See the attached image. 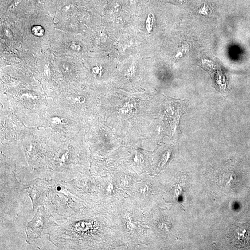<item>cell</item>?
<instances>
[{
  "instance_id": "cell-1",
  "label": "cell",
  "mask_w": 250,
  "mask_h": 250,
  "mask_svg": "<svg viewBox=\"0 0 250 250\" xmlns=\"http://www.w3.org/2000/svg\"><path fill=\"white\" fill-rule=\"evenodd\" d=\"M48 182L49 194L44 206L56 221L79 214V200L69 190L66 182L48 179Z\"/></svg>"
},
{
  "instance_id": "cell-2",
  "label": "cell",
  "mask_w": 250,
  "mask_h": 250,
  "mask_svg": "<svg viewBox=\"0 0 250 250\" xmlns=\"http://www.w3.org/2000/svg\"><path fill=\"white\" fill-rule=\"evenodd\" d=\"M57 225L56 220L45 206H41L37 209L35 216L27 223L25 228L27 240L32 241L45 234H49Z\"/></svg>"
},
{
  "instance_id": "cell-3",
  "label": "cell",
  "mask_w": 250,
  "mask_h": 250,
  "mask_svg": "<svg viewBox=\"0 0 250 250\" xmlns=\"http://www.w3.org/2000/svg\"><path fill=\"white\" fill-rule=\"evenodd\" d=\"M164 105V117L168 124L170 132L173 137H178L181 134L180 118L187 110L188 101L166 97Z\"/></svg>"
},
{
  "instance_id": "cell-4",
  "label": "cell",
  "mask_w": 250,
  "mask_h": 250,
  "mask_svg": "<svg viewBox=\"0 0 250 250\" xmlns=\"http://www.w3.org/2000/svg\"><path fill=\"white\" fill-rule=\"evenodd\" d=\"M33 204V211L44 206L49 194L48 179L38 178L23 184Z\"/></svg>"
},
{
  "instance_id": "cell-5",
  "label": "cell",
  "mask_w": 250,
  "mask_h": 250,
  "mask_svg": "<svg viewBox=\"0 0 250 250\" xmlns=\"http://www.w3.org/2000/svg\"><path fill=\"white\" fill-rule=\"evenodd\" d=\"M228 238L232 244L238 248L250 246V225H234L230 227Z\"/></svg>"
},
{
  "instance_id": "cell-6",
  "label": "cell",
  "mask_w": 250,
  "mask_h": 250,
  "mask_svg": "<svg viewBox=\"0 0 250 250\" xmlns=\"http://www.w3.org/2000/svg\"><path fill=\"white\" fill-rule=\"evenodd\" d=\"M154 15L152 14H149L148 15L146 21V28L148 32H151L153 30L154 24Z\"/></svg>"
},
{
  "instance_id": "cell-7",
  "label": "cell",
  "mask_w": 250,
  "mask_h": 250,
  "mask_svg": "<svg viewBox=\"0 0 250 250\" xmlns=\"http://www.w3.org/2000/svg\"><path fill=\"white\" fill-rule=\"evenodd\" d=\"M31 31L33 34L36 37H42L44 35V29L41 25H34L32 28Z\"/></svg>"
},
{
  "instance_id": "cell-8",
  "label": "cell",
  "mask_w": 250,
  "mask_h": 250,
  "mask_svg": "<svg viewBox=\"0 0 250 250\" xmlns=\"http://www.w3.org/2000/svg\"><path fill=\"white\" fill-rule=\"evenodd\" d=\"M70 47L72 50L76 51H81L82 47L76 42H72L70 45Z\"/></svg>"
},
{
  "instance_id": "cell-9",
  "label": "cell",
  "mask_w": 250,
  "mask_h": 250,
  "mask_svg": "<svg viewBox=\"0 0 250 250\" xmlns=\"http://www.w3.org/2000/svg\"><path fill=\"white\" fill-rule=\"evenodd\" d=\"M186 47H187L185 46V45H183L179 49L176 55V58H180L183 56V53H184V52H185V49H186Z\"/></svg>"
},
{
  "instance_id": "cell-10",
  "label": "cell",
  "mask_w": 250,
  "mask_h": 250,
  "mask_svg": "<svg viewBox=\"0 0 250 250\" xmlns=\"http://www.w3.org/2000/svg\"><path fill=\"white\" fill-rule=\"evenodd\" d=\"M92 72L94 74L96 75H99L101 73V68L99 66H96L92 69Z\"/></svg>"
},
{
  "instance_id": "cell-11",
  "label": "cell",
  "mask_w": 250,
  "mask_h": 250,
  "mask_svg": "<svg viewBox=\"0 0 250 250\" xmlns=\"http://www.w3.org/2000/svg\"><path fill=\"white\" fill-rule=\"evenodd\" d=\"M120 9V5L118 3H116L113 7V9L115 11H118Z\"/></svg>"
},
{
  "instance_id": "cell-12",
  "label": "cell",
  "mask_w": 250,
  "mask_h": 250,
  "mask_svg": "<svg viewBox=\"0 0 250 250\" xmlns=\"http://www.w3.org/2000/svg\"><path fill=\"white\" fill-rule=\"evenodd\" d=\"M177 1L178 2H179V3H183L186 2L187 0H177Z\"/></svg>"
},
{
  "instance_id": "cell-13",
  "label": "cell",
  "mask_w": 250,
  "mask_h": 250,
  "mask_svg": "<svg viewBox=\"0 0 250 250\" xmlns=\"http://www.w3.org/2000/svg\"><path fill=\"white\" fill-rule=\"evenodd\" d=\"M131 3L132 4H134V3H135L136 2V0H131Z\"/></svg>"
}]
</instances>
